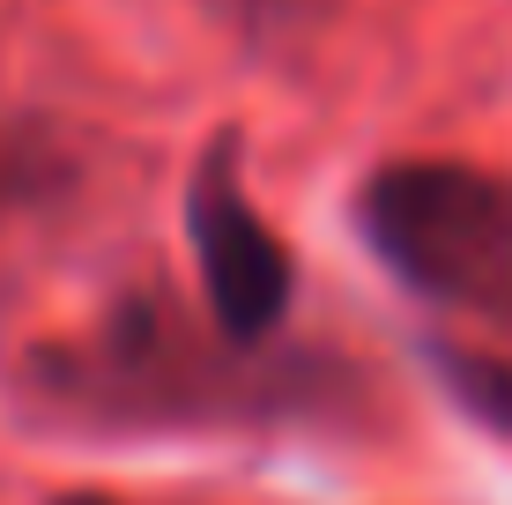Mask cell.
<instances>
[{
    "label": "cell",
    "mask_w": 512,
    "mask_h": 505,
    "mask_svg": "<svg viewBox=\"0 0 512 505\" xmlns=\"http://www.w3.org/2000/svg\"><path fill=\"white\" fill-rule=\"evenodd\" d=\"M75 186V156L45 127H0V223L38 216Z\"/></svg>",
    "instance_id": "obj_4"
},
{
    "label": "cell",
    "mask_w": 512,
    "mask_h": 505,
    "mask_svg": "<svg viewBox=\"0 0 512 505\" xmlns=\"http://www.w3.org/2000/svg\"><path fill=\"white\" fill-rule=\"evenodd\" d=\"M431 379L453 394V409L468 424L498 431L512 446V357L498 350H461V342H431Z\"/></svg>",
    "instance_id": "obj_5"
},
{
    "label": "cell",
    "mask_w": 512,
    "mask_h": 505,
    "mask_svg": "<svg viewBox=\"0 0 512 505\" xmlns=\"http://www.w3.org/2000/svg\"><path fill=\"white\" fill-rule=\"evenodd\" d=\"M52 505H119V498H97V491H75V498H52Z\"/></svg>",
    "instance_id": "obj_7"
},
{
    "label": "cell",
    "mask_w": 512,
    "mask_h": 505,
    "mask_svg": "<svg viewBox=\"0 0 512 505\" xmlns=\"http://www.w3.org/2000/svg\"><path fill=\"white\" fill-rule=\"evenodd\" d=\"M364 253L423 305L468 312L512 335V179L461 156H394L364 171L357 201Z\"/></svg>",
    "instance_id": "obj_2"
},
{
    "label": "cell",
    "mask_w": 512,
    "mask_h": 505,
    "mask_svg": "<svg viewBox=\"0 0 512 505\" xmlns=\"http://www.w3.org/2000/svg\"><path fill=\"white\" fill-rule=\"evenodd\" d=\"M186 246L201 275V305L231 342H275L297 298V260L282 231L253 208L238 171V134H216L186 171Z\"/></svg>",
    "instance_id": "obj_3"
},
{
    "label": "cell",
    "mask_w": 512,
    "mask_h": 505,
    "mask_svg": "<svg viewBox=\"0 0 512 505\" xmlns=\"http://www.w3.org/2000/svg\"><path fill=\"white\" fill-rule=\"evenodd\" d=\"M30 424L75 439H186V431H342L372 387L349 357L305 342H231L171 290H127L97 327L38 342L15 364Z\"/></svg>",
    "instance_id": "obj_1"
},
{
    "label": "cell",
    "mask_w": 512,
    "mask_h": 505,
    "mask_svg": "<svg viewBox=\"0 0 512 505\" xmlns=\"http://www.w3.org/2000/svg\"><path fill=\"white\" fill-rule=\"evenodd\" d=\"M320 0H245V15H260V23H290V15H312Z\"/></svg>",
    "instance_id": "obj_6"
}]
</instances>
